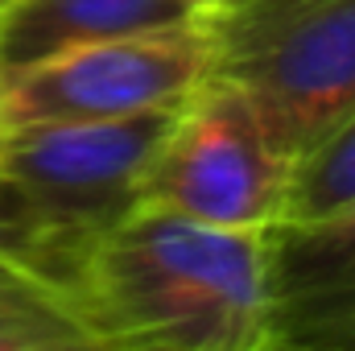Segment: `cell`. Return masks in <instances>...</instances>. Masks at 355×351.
Returning <instances> with one entry per match:
<instances>
[{"instance_id": "cell-5", "label": "cell", "mask_w": 355, "mask_h": 351, "mask_svg": "<svg viewBox=\"0 0 355 351\" xmlns=\"http://www.w3.org/2000/svg\"><path fill=\"white\" fill-rule=\"evenodd\" d=\"M207 75L211 46L198 17L124 37H103L4 75V124L21 128L170 112L202 87Z\"/></svg>"}, {"instance_id": "cell-6", "label": "cell", "mask_w": 355, "mask_h": 351, "mask_svg": "<svg viewBox=\"0 0 355 351\" xmlns=\"http://www.w3.org/2000/svg\"><path fill=\"white\" fill-rule=\"evenodd\" d=\"M265 351H355V203L265 236Z\"/></svg>"}, {"instance_id": "cell-1", "label": "cell", "mask_w": 355, "mask_h": 351, "mask_svg": "<svg viewBox=\"0 0 355 351\" xmlns=\"http://www.w3.org/2000/svg\"><path fill=\"white\" fill-rule=\"evenodd\" d=\"M265 236L141 203L71 261L58 298L99 351H265Z\"/></svg>"}, {"instance_id": "cell-2", "label": "cell", "mask_w": 355, "mask_h": 351, "mask_svg": "<svg viewBox=\"0 0 355 351\" xmlns=\"http://www.w3.org/2000/svg\"><path fill=\"white\" fill-rule=\"evenodd\" d=\"M211 75L236 87L293 166L355 108V0H215Z\"/></svg>"}, {"instance_id": "cell-8", "label": "cell", "mask_w": 355, "mask_h": 351, "mask_svg": "<svg viewBox=\"0 0 355 351\" xmlns=\"http://www.w3.org/2000/svg\"><path fill=\"white\" fill-rule=\"evenodd\" d=\"M355 203V108L306 157L293 162L281 223H306Z\"/></svg>"}, {"instance_id": "cell-4", "label": "cell", "mask_w": 355, "mask_h": 351, "mask_svg": "<svg viewBox=\"0 0 355 351\" xmlns=\"http://www.w3.org/2000/svg\"><path fill=\"white\" fill-rule=\"evenodd\" d=\"M293 166L236 87L207 79L174 112L141 186V203L223 232H268L285 215Z\"/></svg>"}, {"instance_id": "cell-12", "label": "cell", "mask_w": 355, "mask_h": 351, "mask_svg": "<svg viewBox=\"0 0 355 351\" xmlns=\"http://www.w3.org/2000/svg\"><path fill=\"white\" fill-rule=\"evenodd\" d=\"M4 87V83H0ZM4 137H8V124H4V99H0V149H4Z\"/></svg>"}, {"instance_id": "cell-9", "label": "cell", "mask_w": 355, "mask_h": 351, "mask_svg": "<svg viewBox=\"0 0 355 351\" xmlns=\"http://www.w3.org/2000/svg\"><path fill=\"white\" fill-rule=\"evenodd\" d=\"M0 351H99L54 289L0 281Z\"/></svg>"}, {"instance_id": "cell-14", "label": "cell", "mask_w": 355, "mask_h": 351, "mask_svg": "<svg viewBox=\"0 0 355 351\" xmlns=\"http://www.w3.org/2000/svg\"><path fill=\"white\" fill-rule=\"evenodd\" d=\"M29 285H33V281H29Z\"/></svg>"}, {"instance_id": "cell-3", "label": "cell", "mask_w": 355, "mask_h": 351, "mask_svg": "<svg viewBox=\"0 0 355 351\" xmlns=\"http://www.w3.org/2000/svg\"><path fill=\"white\" fill-rule=\"evenodd\" d=\"M174 112L8 128L0 149V190L12 203L50 289H58L71 261L95 236L141 207L145 170Z\"/></svg>"}, {"instance_id": "cell-13", "label": "cell", "mask_w": 355, "mask_h": 351, "mask_svg": "<svg viewBox=\"0 0 355 351\" xmlns=\"http://www.w3.org/2000/svg\"><path fill=\"white\" fill-rule=\"evenodd\" d=\"M4 4H12V0H0V8H4Z\"/></svg>"}, {"instance_id": "cell-7", "label": "cell", "mask_w": 355, "mask_h": 351, "mask_svg": "<svg viewBox=\"0 0 355 351\" xmlns=\"http://www.w3.org/2000/svg\"><path fill=\"white\" fill-rule=\"evenodd\" d=\"M178 0H12L0 8V79L62 50L190 21Z\"/></svg>"}, {"instance_id": "cell-11", "label": "cell", "mask_w": 355, "mask_h": 351, "mask_svg": "<svg viewBox=\"0 0 355 351\" xmlns=\"http://www.w3.org/2000/svg\"><path fill=\"white\" fill-rule=\"evenodd\" d=\"M178 4H186V8H190V12H202V8H211V4H215V0H178Z\"/></svg>"}, {"instance_id": "cell-10", "label": "cell", "mask_w": 355, "mask_h": 351, "mask_svg": "<svg viewBox=\"0 0 355 351\" xmlns=\"http://www.w3.org/2000/svg\"><path fill=\"white\" fill-rule=\"evenodd\" d=\"M0 281H33V285L50 289V285L42 281V268L33 261L29 236H25V228H21V219H17L12 203L4 198V190H0ZM54 293H58V289H54Z\"/></svg>"}]
</instances>
